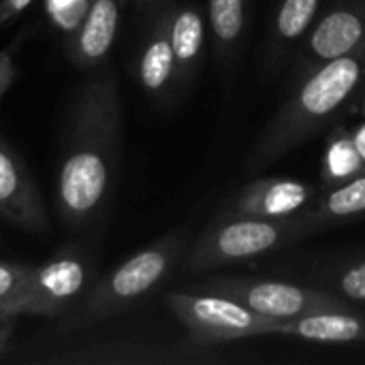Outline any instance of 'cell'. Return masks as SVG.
Wrapping results in <instances>:
<instances>
[{
  "mask_svg": "<svg viewBox=\"0 0 365 365\" xmlns=\"http://www.w3.org/2000/svg\"><path fill=\"white\" fill-rule=\"evenodd\" d=\"M186 248L188 231L175 229L137 250L109 274L92 282L83 299L68 312L62 329L79 331L133 308L173 274Z\"/></svg>",
  "mask_w": 365,
  "mask_h": 365,
  "instance_id": "3",
  "label": "cell"
},
{
  "mask_svg": "<svg viewBox=\"0 0 365 365\" xmlns=\"http://www.w3.org/2000/svg\"><path fill=\"white\" fill-rule=\"evenodd\" d=\"M364 171L365 163L361 160L359 152L355 150L349 128L340 126V128L331 130L327 137L325 160H323V169H321L323 186L325 188L340 186Z\"/></svg>",
  "mask_w": 365,
  "mask_h": 365,
  "instance_id": "18",
  "label": "cell"
},
{
  "mask_svg": "<svg viewBox=\"0 0 365 365\" xmlns=\"http://www.w3.org/2000/svg\"><path fill=\"white\" fill-rule=\"evenodd\" d=\"M167 308L197 344L282 336L284 329V321L263 317L231 297L199 289L167 295Z\"/></svg>",
  "mask_w": 365,
  "mask_h": 365,
  "instance_id": "5",
  "label": "cell"
},
{
  "mask_svg": "<svg viewBox=\"0 0 365 365\" xmlns=\"http://www.w3.org/2000/svg\"><path fill=\"white\" fill-rule=\"evenodd\" d=\"M118 0H86L79 26L66 36L64 51L71 64L92 71L107 62L118 36L120 24Z\"/></svg>",
  "mask_w": 365,
  "mask_h": 365,
  "instance_id": "14",
  "label": "cell"
},
{
  "mask_svg": "<svg viewBox=\"0 0 365 365\" xmlns=\"http://www.w3.org/2000/svg\"><path fill=\"white\" fill-rule=\"evenodd\" d=\"M319 199L314 186L293 178H259L240 188L220 210L225 216L287 218Z\"/></svg>",
  "mask_w": 365,
  "mask_h": 365,
  "instance_id": "11",
  "label": "cell"
},
{
  "mask_svg": "<svg viewBox=\"0 0 365 365\" xmlns=\"http://www.w3.org/2000/svg\"><path fill=\"white\" fill-rule=\"evenodd\" d=\"M329 284L336 289V295L346 302H365V259L338 269Z\"/></svg>",
  "mask_w": 365,
  "mask_h": 365,
  "instance_id": "20",
  "label": "cell"
},
{
  "mask_svg": "<svg viewBox=\"0 0 365 365\" xmlns=\"http://www.w3.org/2000/svg\"><path fill=\"white\" fill-rule=\"evenodd\" d=\"M282 336L312 342H365V314L357 310L321 312L284 323Z\"/></svg>",
  "mask_w": 365,
  "mask_h": 365,
  "instance_id": "16",
  "label": "cell"
},
{
  "mask_svg": "<svg viewBox=\"0 0 365 365\" xmlns=\"http://www.w3.org/2000/svg\"><path fill=\"white\" fill-rule=\"evenodd\" d=\"M361 90H365V45L317 66L289 90L287 101L246 154L244 169L259 173L304 145Z\"/></svg>",
  "mask_w": 365,
  "mask_h": 365,
  "instance_id": "2",
  "label": "cell"
},
{
  "mask_svg": "<svg viewBox=\"0 0 365 365\" xmlns=\"http://www.w3.org/2000/svg\"><path fill=\"white\" fill-rule=\"evenodd\" d=\"M163 0H133V4L139 9V11H150V9H154L156 4H160Z\"/></svg>",
  "mask_w": 365,
  "mask_h": 365,
  "instance_id": "25",
  "label": "cell"
},
{
  "mask_svg": "<svg viewBox=\"0 0 365 365\" xmlns=\"http://www.w3.org/2000/svg\"><path fill=\"white\" fill-rule=\"evenodd\" d=\"M314 233H319V229L304 210L287 218L218 214L216 220L192 242L186 255V267L190 272H210L248 263L289 248Z\"/></svg>",
  "mask_w": 365,
  "mask_h": 365,
  "instance_id": "4",
  "label": "cell"
},
{
  "mask_svg": "<svg viewBox=\"0 0 365 365\" xmlns=\"http://www.w3.org/2000/svg\"><path fill=\"white\" fill-rule=\"evenodd\" d=\"M349 133H351V139H353V143H355V150L359 152L361 160L365 163V120L364 122H359L353 130L349 128Z\"/></svg>",
  "mask_w": 365,
  "mask_h": 365,
  "instance_id": "23",
  "label": "cell"
},
{
  "mask_svg": "<svg viewBox=\"0 0 365 365\" xmlns=\"http://www.w3.org/2000/svg\"><path fill=\"white\" fill-rule=\"evenodd\" d=\"M32 0H0V28L6 26L11 19L21 15Z\"/></svg>",
  "mask_w": 365,
  "mask_h": 365,
  "instance_id": "22",
  "label": "cell"
},
{
  "mask_svg": "<svg viewBox=\"0 0 365 365\" xmlns=\"http://www.w3.org/2000/svg\"><path fill=\"white\" fill-rule=\"evenodd\" d=\"M160 9L178 66V90L180 96H186L195 86L203 64L207 19L197 2L163 0Z\"/></svg>",
  "mask_w": 365,
  "mask_h": 365,
  "instance_id": "13",
  "label": "cell"
},
{
  "mask_svg": "<svg viewBox=\"0 0 365 365\" xmlns=\"http://www.w3.org/2000/svg\"><path fill=\"white\" fill-rule=\"evenodd\" d=\"M26 32L19 34L17 38H13L11 45H6L4 49H0V98L13 88V83L19 79V68L15 64V51L19 49L21 41H24Z\"/></svg>",
  "mask_w": 365,
  "mask_h": 365,
  "instance_id": "21",
  "label": "cell"
},
{
  "mask_svg": "<svg viewBox=\"0 0 365 365\" xmlns=\"http://www.w3.org/2000/svg\"><path fill=\"white\" fill-rule=\"evenodd\" d=\"M94 274L96 263L86 248L77 244L60 248L45 263L30 267L15 314L47 319L66 317L92 287Z\"/></svg>",
  "mask_w": 365,
  "mask_h": 365,
  "instance_id": "6",
  "label": "cell"
},
{
  "mask_svg": "<svg viewBox=\"0 0 365 365\" xmlns=\"http://www.w3.org/2000/svg\"><path fill=\"white\" fill-rule=\"evenodd\" d=\"M135 77L143 92L160 105H169L180 98L178 66L160 4L150 9V21L141 36L135 60Z\"/></svg>",
  "mask_w": 365,
  "mask_h": 365,
  "instance_id": "12",
  "label": "cell"
},
{
  "mask_svg": "<svg viewBox=\"0 0 365 365\" xmlns=\"http://www.w3.org/2000/svg\"><path fill=\"white\" fill-rule=\"evenodd\" d=\"M195 289L231 297L263 317L284 323L310 314H321V312L351 310V304L336 293L317 291L289 282L259 280V278L222 276V278H212Z\"/></svg>",
  "mask_w": 365,
  "mask_h": 365,
  "instance_id": "7",
  "label": "cell"
},
{
  "mask_svg": "<svg viewBox=\"0 0 365 365\" xmlns=\"http://www.w3.org/2000/svg\"><path fill=\"white\" fill-rule=\"evenodd\" d=\"M304 212L319 231L365 216V171L340 186L329 188Z\"/></svg>",
  "mask_w": 365,
  "mask_h": 365,
  "instance_id": "17",
  "label": "cell"
},
{
  "mask_svg": "<svg viewBox=\"0 0 365 365\" xmlns=\"http://www.w3.org/2000/svg\"><path fill=\"white\" fill-rule=\"evenodd\" d=\"M0 218L11 227L45 237L49 214L43 192L19 154L0 137Z\"/></svg>",
  "mask_w": 365,
  "mask_h": 365,
  "instance_id": "9",
  "label": "cell"
},
{
  "mask_svg": "<svg viewBox=\"0 0 365 365\" xmlns=\"http://www.w3.org/2000/svg\"><path fill=\"white\" fill-rule=\"evenodd\" d=\"M32 265L26 263H13V261H0V312L15 317L17 302L24 293L28 274Z\"/></svg>",
  "mask_w": 365,
  "mask_h": 365,
  "instance_id": "19",
  "label": "cell"
},
{
  "mask_svg": "<svg viewBox=\"0 0 365 365\" xmlns=\"http://www.w3.org/2000/svg\"><path fill=\"white\" fill-rule=\"evenodd\" d=\"M13 321H15V317H9V314L0 312V353L6 349V342H9L11 329H13Z\"/></svg>",
  "mask_w": 365,
  "mask_h": 365,
  "instance_id": "24",
  "label": "cell"
},
{
  "mask_svg": "<svg viewBox=\"0 0 365 365\" xmlns=\"http://www.w3.org/2000/svg\"><path fill=\"white\" fill-rule=\"evenodd\" d=\"M122 96L113 66L92 68L66 111L56 175V214L66 233L92 227L107 210L122 158Z\"/></svg>",
  "mask_w": 365,
  "mask_h": 365,
  "instance_id": "1",
  "label": "cell"
},
{
  "mask_svg": "<svg viewBox=\"0 0 365 365\" xmlns=\"http://www.w3.org/2000/svg\"><path fill=\"white\" fill-rule=\"evenodd\" d=\"M323 0H278L259 51V79L272 83L291 64L299 43L319 17Z\"/></svg>",
  "mask_w": 365,
  "mask_h": 365,
  "instance_id": "10",
  "label": "cell"
},
{
  "mask_svg": "<svg viewBox=\"0 0 365 365\" xmlns=\"http://www.w3.org/2000/svg\"><path fill=\"white\" fill-rule=\"evenodd\" d=\"M250 0H207V30L212 34L214 60L227 90L233 88L242 64L250 32Z\"/></svg>",
  "mask_w": 365,
  "mask_h": 365,
  "instance_id": "15",
  "label": "cell"
},
{
  "mask_svg": "<svg viewBox=\"0 0 365 365\" xmlns=\"http://www.w3.org/2000/svg\"><path fill=\"white\" fill-rule=\"evenodd\" d=\"M120 2V6H128V4H133V0H118Z\"/></svg>",
  "mask_w": 365,
  "mask_h": 365,
  "instance_id": "26",
  "label": "cell"
},
{
  "mask_svg": "<svg viewBox=\"0 0 365 365\" xmlns=\"http://www.w3.org/2000/svg\"><path fill=\"white\" fill-rule=\"evenodd\" d=\"M365 45V0H329L299 43L289 71V90L317 66Z\"/></svg>",
  "mask_w": 365,
  "mask_h": 365,
  "instance_id": "8",
  "label": "cell"
}]
</instances>
